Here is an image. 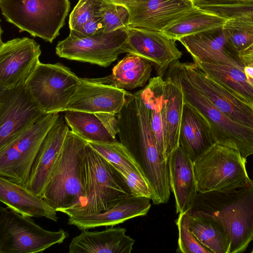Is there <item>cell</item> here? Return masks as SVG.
Masks as SVG:
<instances>
[{
    "label": "cell",
    "instance_id": "obj_29",
    "mask_svg": "<svg viewBox=\"0 0 253 253\" xmlns=\"http://www.w3.org/2000/svg\"><path fill=\"white\" fill-rule=\"evenodd\" d=\"M64 119L71 130L87 142H110L117 141L95 113L65 111Z\"/></svg>",
    "mask_w": 253,
    "mask_h": 253
},
{
    "label": "cell",
    "instance_id": "obj_13",
    "mask_svg": "<svg viewBox=\"0 0 253 253\" xmlns=\"http://www.w3.org/2000/svg\"><path fill=\"white\" fill-rule=\"evenodd\" d=\"M190 83L220 111L233 120L253 128V107L242 101L211 79L194 62L174 61Z\"/></svg>",
    "mask_w": 253,
    "mask_h": 253
},
{
    "label": "cell",
    "instance_id": "obj_11",
    "mask_svg": "<svg viewBox=\"0 0 253 253\" xmlns=\"http://www.w3.org/2000/svg\"><path fill=\"white\" fill-rule=\"evenodd\" d=\"M40 45L27 37L0 44V91L26 85L40 62Z\"/></svg>",
    "mask_w": 253,
    "mask_h": 253
},
{
    "label": "cell",
    "instance_id": "obj_14",
    "mask_svg": "<svg viewBox=\"0 0 253 253\" xmlns=\"http://www.w3.org/2000/svg\"><path fill=\"white\" fill-rule=\"evenodd\" d=\"M126 30L127 53L149 62L154 67L157 76L163 78L169 66L182 56L176 41L162 32L130 26Z\"/></svg>",
    "mask_w": 253,
    "mask_h": 253
},
{
    "label": "cell",
    "instance_id": "obj_27",
    "mask_svg": "<svg viewBox=\"0 0 253 253\" xmlns=\"http://www.w3.org/2000/svg\"><path fill=\"white\" fill-rule=\"evenodd\" d=\"M226 20L222 16L194 5L161 32L178 41L184 37L222 26Z\"/></svg>",
    "mask_w": 253,
    "mask_h": 253
},
{
    "label": "cell",
    "instance_id": "obj_7",
    "mask_svg": "<svg viewBox=\"0 0 253 253\" xmlns=\"http://www.w3.org/2000/svg\"><path fill=\"white\" fill-rule=\"evenodd\" d=\"M59 113L47 114L0 149V176L26 187L33 164Z\"/></svg>",
    "mask_w": 253,
    "mask_h": 253
},
{
    "label": "cell",
    "instance_id": "obj_4",
    "mask_svg": "<svg viewBox=\"0 0 253 253\" xmlns=\"http://www.w3.org/2000/svg\"><path fill=\"white\" fill-rule=\"evenodd\" d=\"M181 88L184 102L193 107L208 121L214 143L234 149L245 158L253 154V128L241 124L218 110L195 88L173 62L166 74Z\"/></svg>",
    "mask_w": 253,
    "mask_h": 253
},
{
    "label": "cell",
    "instance_id": "obj_26",
    "mask_svg": "<svg viewBox=\"0 0 253 253\" xmlns=\"http://www.w3.org/2000/svg\"><path fill=\"white\" fill-rule=\"evenodd\" d=\"M152 65L136 55L128 53L113 68L112 74L98 79L123 89L143 87L150 78Z\"/></svg>",
    "mask_w": 253,
    "mask_h": 253
},
{
    "label": "cell",
    "instance_id": "obj_2",
    "mask_svg": "<svg viewBox=\"0 0 253 253\" xmlns=\"http://www.w3.org/2000/svg\"><path fill=\"white\" fill-rule=\"evenodd\" d=\"M87 141L69 130L42 197L56 211L77 206L85 197L84 160Z\"/></svg>",
    "mask_w": 253,
    "mask_h": 253
},
{
    "label": "cell",
    "instance_id": "obj_25",
    "mask_svg": "<svg viewBox=\"0 0 253 253\" xmlns=\"http://www.w3.org/2000/svg\"><path fill=\"white\" fill-rule=\"evenodd\" d=\"M164 86V80L157 76L151 78L148 84L137 91L147 108L150 124L157 148L162 156L167 160L165 139V99Z\"/></svg>",
    "mask_w": 253,
    "mask_h": 253
},
{
    "label": "cell",
    "instance_id": "obj_28",
    "mask_svg": "<svg viewBox=\"0 0 253 253\" xmlns=\"http://www.w3.org/2000/svg\"><path fill=\"white\" fill-rule=\"evenodd\" d=\"M166 159L178 146V137L184 101L180 87L169 78L164 80Z\"/></svg>",
    "mask_w": 253,
    "mask_h": 253
},
{
    "label": "cell",
    "instance_id": "obj_35",
    "mask_svg": "<svg viewBox=\"0 0 253 253\" xmlns=\"http://www.w3.org/2000/svg\"><path fill=\"white\" fill-rule=\"evenodd\" d=\"M104 0H79L69 17L70 30L79 31L94 16L98 14Z\"/></svg>",
    "mask_w": 253,
    "mask_h": 253
},
{
    "label": "cell",
    "instance_id": "obj_31",
    "mask_svg": "<svg viewBox=\"0 0 253 253\" xmlns=\"http://www.w3.org/2000/svg\"><path fill=\"white\" fill-rule=\"evenodd\" d=\"M222 30L227 41L238 53L253 44V19L249 17L228 18Z\"/></svg>",
    "mask_w": 253,
    "mask_h": 253
},
{
    "label": "cell",
    "instance_id": "obj_6",
    "mask_svg": "<svg viewBox=\"0 0 253 253\" xmlns=\"http://www.w3.org/2000/svg\"><path fill=\"white\" fill-rule=\"evenodd\" d=\"M246 159L234 149L214 143L194 161L198 192L227 191L247 184L250 178Z\"/></svg>",
    "mask_w": 253,
    "mask_h": 253
},
{
    "label": "cell",
    "instance_id": "obj_24",
    "mask_svg": "<svg viewBox=\"0 0 253 253\" xmlns=\"http://www.w3.org/2000/svg\"><path fill=\"white\" fill-rule=\"evenodd\" d=\"M202 71L235 96L253 107V85L247 79L244 67L193 60Z\"/></svg>",
    "mask_w": 253,
    "mask_h": 253
},
{
    "label": "cell",
    "instance_id": "obj_42",
    "mask_svg": "<svg viewBox=\"0 0 253 253\" xmlns=\"http://www.w3.org/2000/svg\"><path fill=\"white\" fill-rule=\"evenodd\" d=\"M107 2L120 5L126 7L127 9L134 6L141 0H105Z\"/></svg>",
    "mask_w": 253,
    "mask_h": 253
},
{
    "label": "cell",
    "instance_id": "obj_30",
    "mask_svg": "<svg viewBox=\"0 0 253 253\" xmlns=\"http://www.w3.org/2000/svg\"><path fill=\"white\" fill-rule=\"evenodd\" d=\"M188 215L190 229L203 246L212 253H230L229 241L217 222L210 218Z\"/></svg>",
    "mask_w": 253,
    "mask_h": 253
},
{
    "label": "cell",
    "instance_id": "obj_33",
    "mask_svg": "<svg viewBox=\"0 0 253 253\" xmlns=\"http://www.w3.org/2000/svg\"><path fill=\"white\" fill-rule=\"evenodd\" d=\"M175 223L178 231L177 253H212L203 246L192 233L189 216L186 212L179 213Z\"/></svg>",
    "mask_w": 253,
    "mask_h": 253
},
{
    "label": "cell",
    "instance_id": "obj_1",
    "mask_svg": "<svg viewBox=\"0 0 253 253\" xmlns=\"http://www.w3.org/2000/svg\"><path fill=\"white\" fill-rule=\"evenodd\" d=\"M186 212L215 221L229 241L230 253H243L253 240V180L230 190L198 192Z\"/></svg>",
    "mask_w": 253,
    "mask_h": 253
},
{
    "label": "cell",
    "instance_id": "obj_8",
    "mask_svg": "<svg viewBox=\"0 0 253 253\" xmlns=\"http://www.w3.org/2000/svg\"><path fill=\"white\" fill-rule=\"evenodd\" d=\"M31 217L0 207V253H42L68 237L63 229H44Z\"/></svg>",
    "mask_w": 253,
    "mask_h": 253
},
{
    "label": "cell",
    "instance_id": "obj_16",
    "mask_svg": "<svg viewBox=\"0 0 253 253\" xmlns=\"http://www.w3.org/2000/svg\"><path fill=\"white\" fill-rule=\"evenodd\" d=\"M69 127L60 115L45 137L33 164L26 188L40 197H42L50 180Z\"/></svg>",
    "mask_w": 253,
    "mask_h": 253
},
{
    "label": "cell",
    "instance_id": "obj_19",
    "mask_svg": "<svg viewBox=\"0 0 253 253\" xmlns=\"http://www.w3.org/2000/svg\"><path fill=\"white\" fill-rule=\"evenodd\" d=\"M150 200L146 197L132 195L105 211L70 216L68 224L75 226L81 231L102 226H114L128 219L146 215L151 206Z\"/></svg>",
    "mask_w": 253,
    "mask_h": 253
},
{
    "label": "cell",
    "instance_id": "obj_34",
    "mask_svg": "<svg viewBox=\"0 0 253 253\" xmlns=\"http://www.w3.org/2000/svg\"><path fill=\"white\" fill-rule=\"evenodd\" d=\"M99 13L102 17L104 32H110L128 26L129 11L123 6L107 2L104 0Z\"/></svg>",
    "mask_w": 253,
    "mask_h": 253
},
{
    "label": "cell",
    "instance_id": "obj_17",
    "mask_svg": "<svg viewBox=\"0 0 253 253\" xmlns=\"http://www.w3.org/2000/svg\"><path fill=\"white\" fill-rule=\"evenodd\" d=\"M222 26L184 37L178 41L193 60L244 67L238 52L225 37Z\"/></svg>",
    "mask_w": 253,
    "mask_h": 253
},
{
    "label": "cell",
    "instance_id": "obj_20",
    "mask_svg": "<svg viewBox=\"0 0 253 253\" xmlns=\"http://www.w3.org/2000/svg\"><path fill=\"white\" fill-rule=\"evenodd\" d=\"M169 184L175 199L176 212H186L198 193L194 162L179 145L168 159Z\"/></svg>",
    "mask_w": 253,
    "mask_h": 253
},
{
    "label": "cell",
    "instance_id": "obj_44",
    "mask_svg": "<svg viewBox=\"0 0 253 253\" xmlns=\"http://www.w3.org/2000/svg\"><path fill=\"white\" fill-rule=\"evenodd\" d=\"M184 2H191L194 3V0H179Z\"/></svg>",
    "mask_w": 253,
    "mask_h": 253
},
{
    "label": "cell",
    "instance_id": "obj_39",
    "mask_svg": "<svg viewBox=\"0 0 253 253\" xmlns=\"http://www.w3.org/2000/svg\"><path fill=\"white\" fill-rule=\"evenodd\" d=\"M110 133L115 138L119 132L117 115L106 113H95Z\"/></svg>",
    "mask_w": 253,
    "mask_h": 253
},
{
    "label": "cell",
    "instance_id": "obj_15",
    "mask_svg": "<svg viewBox=\"0 0 253 253\" xmlns=\"http://www.w3.org/2000/svg\"><path fill=\"white\" fill-rule=\"evenodd\" d=\"M129 93L125 89L102 83L98 78H80L76 92L65 111L106 113L117 116Z\"/></svg>",
    "mask_w": 253,
    "mask_h": 253
},
{
    "label": "cell",
    "instance_id": "obj_23",
    "mask_svg": "<svg viewBox=\"0 0 253 253\" xmlns=\"http://www.w3.org/2000/svg\"><path fill=\"white\" fill-rule=\"evenodd\" d=\"M0 201L23 215L57 221V211L25 187L0 176Z\"/></svg>",
    "mask_w": 253,
    "mask_h": 253
},
{
    "label": "cell",
    "instance_id": "obj_37",
    "mask_svg": "<svg viewBox=\"0 0 253 253\" xmlns=\"http://www.w3.org/2000/svg\"><path fill=\"white\" fill-rule=\"evenodd\" d=\"M200 8L218 14L226 19L236 16H246L253 19V2L210 5Z\"/></svg>",
    "mask_w": 253,
    "mask_h": 253
},
{
    "label": "cell",
    "instance_id": "obj_41",
    "mask_svg": "<svg viewBox=\"0 0 253 253\" xmlns=\"http://www.w3.org/2000/svg\"><path fill=\"white\" fill-rule=\"evenodd\" d=\"M239 57L244 65L253 66V44L247 49L238 53Z\"/></svg>",
    "mask_w": 253,
    "mask_h": 253
},
{
    "label": "cell",
    "instance_id": "obj_5",
    "mask_svg": "<svg viewBox=\"0 0 253 253\" xmlns=\"http://www.w3.org/2000/svg\"><path fill=\"white\" fill-rule=\"evenodd\" d=\"M5 20L33 37L52 42L70 8L69 0H0Z\"/></svg>",
    "mask_w": 253,
    "mask_h": 253
},
{
    "label": "cell",
    "instance_id": "obj_18",
    "mask_svg": "<svg viewBox=\"0 0 253 253\" xmlns=\"http://www.w3.org/2000/svg\"><path fill=\"white\" fill-rule=\"evenodd\" d=\"M194 5L179 0H141L128 9V26L161 32Z\"/></svg>",
    "mask_w": 253,
    "mask_h": 253
},
{
    "label": "cell",
    "instance_id": "obj_3",
    "mask_svg": "<svg viewBox=\"0 0 253 253\" xmlns=\"http://www.w3.org/2000/svg\"><path fill=\"white\" fill-rule=\"evenodd\" d=\"M84 177L85 197L79 205L61 211L68 216L105 211L133 195L120 173L88 142Z\"/></svg>",
    "mask_w": 253,
    "mask_h": 253
},
{
    "label": "cell",
    "instance_id": "obj_12",
    "mask_svg": "<svg viewBox=\"0 0 253 253\" xmlns=\"http://www.w3.org/2000/svg\"><path fill=\"white\" fill-rule=\"evenodd\" d=\"M45 115L26 85L0 91V149Z\"/></svg>",
    "mask_w": 253,
    "mask_h": 253
},
{
    "label": "cell",
    "instance_id": "obj_22",
    "mask_svg": "<svg viewBox=\"0 0 253 253\" xmlns=\"http://www.w3.org/2000/svg\"><path fill=\"white\" fill-rule=\"evenodd\" d=\"M214 144L211 126L196 109L184 102L180 123L178 145L193 162Z\"/></svg>",
    "mask_w": 253,
    "mask_h": 253
},
{
    "label": "cell",
    "instance_id": "obj_43",
    "mask_svg": "<svg viewBox=\"0 0 253 253\" xmlns=\"http://www.w3.org/2000/svg\"><path fill=\"white\" fill-rule=\"evenodd\" d=\"M244 70L247 80L253 85V66H246Z\"/></svg>",
    "mask_w": 253,
    "mask_h": 253
},
{
    "label": "cell",
    "instance_id": "obj_21",
    "mask_svg": "<svg viewBox=\"0 0 253 253\" xmlns=\"http://www.w3.org/2000/svg\"><path fill=\"white\" fill-rule=\"evenodd\" d=\"M126 229L108 228L100 231H82L73 238L69 253H130L135 240L126 234Z\"/></svg>",
    "mask_w": 253,
    "mask_h": 253
},
{
    "label": "cell",
    "instance_id": "obj_9",
    "mask_svg": "<svg viewBox=\"0 0 253 253\" xmlns=\"http://www.w3.org/2000/svg\"><path fill=\"white\" fill-rule=\"evenodd\" d=\"M80 83V78L63 64L40 62L26 86L39 108L47 114L64 112Z\"/></svg>",
    "mask_w": 253,
    "mask_h": 253
},
{
    "label": "cell",
    "instance_id": "obj_40",
    "mask_svg": "<svg viewBox=\"0 0 253 253\" xmlns=\"http://www.w3.org/2000/svg\"><path fill=\"white\" fill-rule=\"evenodd\" d=\"M253 2V0H194L195 5L201 7L210 5H227Z\"/></svg>",
    "mask_w": 253,
    "mask_h": 253
},
{
    "label": "cell",
    "instance_id": "obj_32",
    "mask_svg": "<svg viewBox=\"0 0 253 253\" xmlns=\"http://www.w3.org/2000/svg\"><path fill=\"white\" fill-rule=\"evenodd\" d=\"M88 143L114 167L134 170L144 175L133 156L120 141Z\"/></svg>",
    "mask_w": 253,
    "mask_h": 253
},
{
    "label": "cell",
    "instance_id": "obj_10",
    "mask_svg": "<svg viewBox=\"0 0 253 253\" xmlns=\"http://www.w3.org/2000/svg\"><path fill=\"white\" fill-rule=\"evenodd\" d=\"M127 39L126 27L87 37L69 35L58 42L56 53L61 58L107 67L120 54L127 53Z\"/></svg>",
    "mask_w": 253,
    "mask_h": 253
},
{
    "label": "cell",
    "instance_id": "obj_38",
    "mask_svg": "<svg viewBox=\"0 0 253 253\" xmlns=\"http://www.w3.org/2000/svg\"><path fill=\"white\" fill-rule=\"evenodd\" d=\"M104 25L102 17L99 14L94 16L86 22L79 31L70 30V35L76 37H87L103 32Z\"/></svg>",
    "mask_w": 253,
    "mask_h": 253
},
{
    "label": "cell",
    "instance_id": "obj_36",
    "mask_svg": "<svg viewBox=\"0 0 253 253\" xmlns=\"http://www.w3.org/2000/svg\"><path fill=\"white\" fill-rule=\"evenodd\" d=\"M115 168L121 175L133 195L146 197L151 200L152 193L151 187L143 174L127 169Z\"/></svg>",
    "mask_w": 253,
    "mask_h": 253
},
{
    "label": "cell",
    "instance_id": "obj_45",
    "mask_svg": "<svg viewBox=\"0 0 253 253\" xmlns=\"http://www.w3.org/2000/svg\"><path fill=\"white\" fill-rule=\"evenodd\" d=\"M251 253H253V249H252V251L251 252Z\"/></svg>",
    "mask_w": 253,
    "mask_h": 253
}]
</instances>
